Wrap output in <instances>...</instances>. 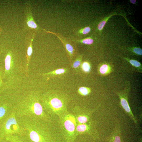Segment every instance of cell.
<instances>
[{"label": "cell", "instance_id": "obj_1", "mask_svg": "<svg viewBox=\"0 0 142 142\" xmlns=\"http://www.w3.org/2000/svg\"><path fill=\"white\" fill-rule=\"evenodd\" d=\"M30 142H66L58 128L57 121L49 123L38 119L17 118Z\"/></svg>", "mask_w": 142, "mask_h": 142}, {"label": "cell", "instance_id": "obj_2", "mask_svg": "<svg viewBox=\"0 0 142 142\" xmlns=\"http://www.w3.org/2000/svg\"><path fill=\"white\" fill-rule=\"evenodd\" d=\"M41 95L39 92H31L14 107L17 118H26L42 120L49 123L57 121L45 111L41 101Z\"/></svg>", "mask_w": 142, "mask_h": 142}, {"label": "cell", "instance_id": "obj_3", "mask_svg": "<svg viewBox=\"0 0 142 142\" xmlns=\"http://www.w3.org/2000/svg\"><path fill=\"white\" fill-rule=\"evenodd\" d=\"M71 99L69 94L57 90L48 91L41 97V103L45 111L55 119L68 112V105Z\"/></svg>", "mask_w": 142, "mask_h": 142}, {"label": "cell", "instance_id": "obj_4", "mask_svg": "<svg viewBox=\"0 0 142 142\" xmlns=\"http://www.w3.org/2000/svg\"><path fill=\"white\" fill-rule=\"evenodd\" d=\"M59 131L66 142H74L78 137L76 132V123L72 113L69 111L59 117L57 121Z\"/></svg>", "mask_w": 142, "mask_h": 142}, {"label": "cell", "instance_id": "obj_5", "mask_svg": "<svg viewBox=\"0 0 142 142\" xmlns=\"http://www.w3.org/2000/svg\"><path fill=\"white\" fill-rule=\"evenodd\" d=\"M5 120L0 126V138L13 135L21 137L25 136V130L19 124L14 109Z\"/></svg>", "mask_w": 142, "mask_h": 142}, {"label": "cell", "instance_id": "obj_6", "mask_svg": "<svg viewBox=\"0 0 142 142\" xmlns=\"http://www.w3.org/2000/svg\"><path fill=\"white\" fill-rule=\"evenodd\" d=\"M125 84V87L123 90L116 92L115 93L120 99V107L123 110L125 114L133 121L137 130L139 132H141L137 120L132 112L129 103L128 97L131 88L130 83L128 81L126 82Z\"/></svg>", "mask_w": 142, "mask_h": 142}, {"label": "cell", "instance_id": "obj_7", "mask_svg": "<svg viewBox=\"0 0 142 142\" xmlns=\"http://www.w3.org/2000/svg\"><path fill=\"white\" fill-rule=\"evenodd\" d=\"M76 132L78 136L80 135L88 136L95 141H99L100 139V134L97 129L96 123L92 120L85 123H76Z\"/></svg>", "mask_w": 142, "mask_h": 142}, {"label": "cell", "instance_id": "obj_8", "mask_svg": "<svg viewBox=\"0 0 142 142\" xmlns=\"http://www.w3.org/2000/svg\"><path fill=\"white\" fill-rule=\"evenodd\" d=\"M99 107H97L92 110L85 107L75 106L72 109V113L76 123H85L92 120L93 113Z\"/></svg>", "mask_w": 142, "mask_h": 142}, {"label": "cell", "instance_id": "obj_9", "mask_svg": "<svg viewBox=\"0 0 142 142\" xmlns=\"http://www.w3.org/2000/svg\"><path fill=\"white\" fill-rule=\"evenodd\" d=\"M104 140L106 142H125L121 133L120 122L119 120H115L113 130Z\"/></svg>", "mask_w": 142, "mask_h": 142}, {"label": "cell", "instance_id": "obj_10", "mask_svg": "<svg viewBox=\"0 0 142 142\" xmlns=\"http://www.w3.org/2000/svg\"><path fill=\"white\" fill-rule=\"evenodd\" d=\"M25 22L26 28L37 31L39 27L34 21L32 14L31 4L29 2L26 4L25 8Z\"/></svg>", "mask_w": 142, "mask_h": 142}, {"label": "cell", "instance_id": "obj_11", "mask_svg": "<svg viewBox=\"0 0 142 142\" xmlns=\"http://www.w3.org/2000/svg\"><path fill=\"white\" fill-rule=\"evenodd\" d=\"M68 70L67 68H62L58 69L43 74L44 75H48L50 77H61L63 75L67 73Z\"/></svg>", "mask_w": 142, "mask_h": 142}, {"label": "cell", "instance_id": "obj_12", "mask_svg": "<svg viewBox=\"0 0 142 142\" xmlns=\"http://www.w3.org/2000/svg\"><path fill=\"white\" fill-rule=\"evenodd\" d=\"M59 39L62 42L65 46V49L67 51V53L69 56V58L71 59L75 53V50L73 47L70 44L66 41L63 39H62L58 35H57L55 33H54Z\"/></svg>", "mask_w": 142, "mask_h": 142}, {"label": "cell", "instance_id": "obj_13", "mask_svg": "<svg viewBox=\"0 0 142 142\" xmlns=\"http://www.w3.org/2000/svg\"><path fill=\"white\" fill-rule=\"evenodd\" d=\"M111 68L109 64L103 63L100 65L98 68L99 73L102 75H106L111 71Z\"/></svg>", "mask_w": 142, "mask_h": 142}, {"label": "cell", "instance_id": "obj_14", "mask_svg": "<svg viewBox=\"0 0 142 142\" xmlns=\"http://www.w3.org/2000/svg\"><path fill=\"white\" fill-rule=\"evenodd\" d=\"M123 58L133 67L136 69L139 72L142 73V65L140 62L135 60L130 59L125 57H124Z\"/></svg>", "mask_w": 142, "mask_h": 142}, {"label": "cell", "instance_id": "obj_15", "mask_svg": "<svg viewBox=\"0 0 142 142\" xmlns=\"http://www.w3.org/2000/svg\"><path fill=\"white\" fill-rule=\"evenodd\" d=\"M82 55H80L78 56L75 59L72 64V67L73 69L76 72H78L82 63Z\"/></svg>", "mask_w": 142, "mask_h": 142}, {"label": "cell", "instance_id": "obj_16", "mask_svg": "<svg viewBox=\"0 0 142 142\" xmlns=\"http://www.w3.org/2000/svg\"><path fill=\"white\" fill-rule=\"evenodd\" d=\"M90 137L86 135H80L78 136L77 138L74 142H96Z\"/></svg>", "mask_w": 142, "mask_h": 142}, {"label": "cell", "instance_id": "obj_17", "mask_svg": "<svg viewBox=\"0 0 142 142\" xmlns=\"http://www.w3.org/2000/svg\"><path fill=\"white\" fill-rule=\"evenodd\" d=\"M12 55L10 53L6 55L5 59V68L6 70L8 71L10 69L12 64Z\"/></svg>", "mask_w": 142, "mask_h": 142}, {"label": "cell", "instance_id": "obj_18", "mask_svg": "<svg viewBox=\"0 0 142 142\" xmlns=\"http://www.w3.org/2000/svg\"><path fill=\"white\" fill-rule=\"evenodd\" d=\"M77 92L79 95L83 96H85L88 95L90 93L91 90L89 88L82 87L78 89Z\"/></svg>", "mask_w": 142, "mask_h": 142}, {"label": "cell", "instance_id": "obj_19", "mask_svg": "<svg viewBox=\"0 0 142 142\" xmlns=\"http://www.w3.org/2000/svg\"><path fill=\"white\" fill-rule=\"evenodd\" d=\"M80 67L82 70L85 73H89L91 69V66L90 63L86 61L82 63Z\"/></svg>", "mask_w": 142, "mask_h": 142}, {"label": "cell", "instance_id": "obj_20", "mask_svg": "<svg viewBox=\"0 0 142 142\" xmlns=\"http://www.w3.org/2000/svg\"><path fill=\"white\" fill-rule=\"evenodd\" d=\"M73 40L76 42L83 43L87 45H90L93 43L94 40L90 37H88L83 39L76 40L73 39Z\"/></svg>", "mask_w": 142, "mask_h": 142}, {"label": "cell", "instance_id": "obj_21", "mask_svg": "<svg viewBox=\"0 0 142 142\" xmlns=\"http://www.w3.org/2000/svg\"><path fill=\"white\" fill-rule=\"evenodd\" d=\"M128 50H129L130 51L138 55H142V49L138 47H133L128 48Z\"/></svg>", "mask_w": 142, "mask_h": 142}, {"label": "cell", "instance_id": "obj_22", "mask_svg": "<svg viewBox=\"0 0 142 142\" xmlns=\"http://www.w3.org/2000/svg\"><path fill=\"white\" fill-rule=\"evenodd\" d=\"M6 139L10 142H23L18 136L11 135L6 137Z\"/></svg>", "mask_w": 142, "mask_h": 142}, {"label": "cell", "instance_id": "obj_23", "mask_svg": "<svg viewBox=\"0 0 142 142\" xmlns=\"http://www.w3.org/2000/svg\"><path fill=\"white\" fill-rule=\"evenodd\" d=\"M34 37V34H33L31 39L29 45L27 49V54L28 59L30 58L32 53V44Z\"/></svg>", "mask_w": 142, "mask_h": 142}, {"label": "cell", "instance_id": "obj_24", "mask_svg": "<svg viewBox=\"0 0 142 142\" xmlns=\"http://www.w3.org/2000/svg\"><path fill=\"white\" fill-rule=\"evenodd\" d=\"M91 31L89 27H86L79 29L77 32V34H86L89 33Z\"/></svg>", "mask_w": 142, "mask_h": 142}, {"label": "cell", "instance_id": "obj_25", "mask_svg": "<svg viewBox=\"0 0 142 142\" xmlns=\"http://www.w3.org/2000/svg\"><path fill=\"white\" fill-rule=\"evenodd\" d=\"M111 16L108 17L107 18H105V20L102 21L99 23L98 26V28L99 30L100 31L102 30L108 20Z\"/></svg>", "mask_w": 142, "mask_h": 142}, {"label": "cell", "instance_id": "obj_26", "mask_svg": "<svg viewBox=\"0 0 142 142\" xmlns=\"http://www.w3.org/2000/svg\"><path fill=\"white\" fill-rule=\"evenodd\" d=\"M130 2L133 4H135L136 2L135 0H130Z\"/></svg>", "mask_w": 142, "mask_h": 142}, {"label": "cell", "instance_id": "obj_27", "mask_svg": "<svg viewBox=\"0 0 142 142\" xmlns=\"http://www.w3.org/2000/svg\"><path fill=\"white\" fill-rule=\"evenodd\" d=\"M137 142H142V138L141 137H140L139 139L138 140Z\"/></svg>", "mask_w": 142, "mask_h": 142}, {"label": "cell", "instance_id": "obj_28", "mask_svg": "<svg viewBox=\"0 0 142 142\" xmlns=\"http://www.w3.org/2000/svg\"><path fill=\"white\" fill-rule=\"evenodd\" d=\"M2 31V28L0 27V36H1Z\"/></svg>", "mask_w": 142, "mask_h": 142}, {"label": "cell", "instance_id": "obj_29", "mask_svg": "<svg viewBox=\"0 0 142 142\" xmlns=\"http://www.w3.org/2000/svg\"><path fill=\"white\" fill-rule=\"evenodd\" d=\"M2 83V80L0 79V85H1V84Z\"/></svg>", "mask_w": 142, "mask_h": 142}, {"label": "cell", "instance_id": "obj_30", "mask_svg": "<svg viewBox=\"0 0 142 142\" xmlns=\"http://www.w3.org/2000/svg\"><path fill=\"white\" fill-rule=\"evenodd\" d=\"M100 141V140L98 141H96V142H100V141ZM103 142H106L104 140V141H103Z\"/></svg>", "mask_w": 142, "mask_h": 142}, {"label": "cell", "instance_id": "obj_31", "mask_svg": "<svg viewBox=\"0 0 142 142\" xmlns=\"http://www.w3.org/2000/svg\"><path fill=\"white\" fill-rule=\"evenodd\" d=\"M0 74H1V73H0Z\"/></svg>", "mask_w": 142, "mask_h": 142}]
</instances>
